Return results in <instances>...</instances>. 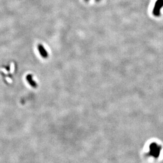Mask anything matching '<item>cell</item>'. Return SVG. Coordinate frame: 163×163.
I'll return each mask as SVG.
<instances>
[{"mask_svg":"<svg viewBox=\"0 0 163 163\" xmlns=\"http://www.w3.org/2000/svg\"><path fill=\"white\" fill-rule=\"evenodd\" d=\"M150 153H151V155L155 157H157L159 156L160 153V147L159 146H157L156 144H153L151 145L150 147Z\"/></svg>","mask_w":163,"mask_h":163,"instance_id":"cell-1","label":"cell"},{"mask_svg":"<svg viewBox=\"0 0 163 163\" xmlns=\"http://www.w3.org/2000/svg\"><path fill=\"white\" fill-rule=\"evenodd\" d=\"M37 49H38V51L41 57L44 58H46L48 57V53L42 45L39 44L37 46Z\"/></svg>","mask_w":163,"mask_h":163,"instance_id":"cell-2","label":"cell"},{"mask_svg":"<svg viewBox=\"0 0 163 163\" xmlns=\"http://www.w3.org/2000/svg\"><path fill=\"white\" fill-rule=\"evenodd\" d=\"M26 79L28 83H29V84L31 87L34 88H36L37 87V83H36V81L33 79V77L32 74H27L26 77Z\"/></svg>","mask_w":163,"mask_h":163,"instance_id":"cell-3","label":"cell"},{"mask_svg":"<svg viewBox=\"0 0 163 163\" xmlns=\"http://www.w3.org/2000/svg\"><path fill=\"white\" fill-rule=\"evenodd\" d=\"M86 1H89V0H85Z\"/></svg>","mask_w":163,"mask_h":163,"instance_id":"cell-4","label":"cell"},{"mask_svg":"<svg viewBox=\"0 0 163 163\" xmlns=\"http://www.w3.org/2000/svg\"><path fill=\"white\" fill-rule=\"evenodd\" d=\"M97 1H98V0H97Z\"/></svg>","mask_w":163,"mask_h":163,"instance_id":"cell-5","label":"cell"}]
</instances>
